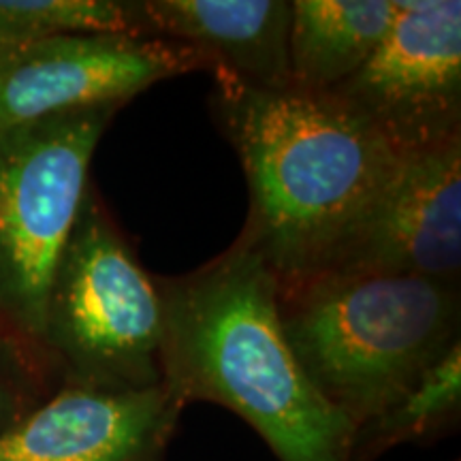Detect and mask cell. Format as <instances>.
Returning <instances> with one entry per match:
<instances>
[{
  "label": "cell",
  "instance_id": "5bb4252c",
  "mask_svg": "<svg viewBox=\"0 0 461 461\" xmlns=\"http://www.w3.org/2000/svg\"><path fill=\"white\" fill-rule=\"evenodd\" d=\"M60 387L54 363L39 346L0 327V434Z\"/></svg>",
  "mask_w": 461,
  "mask_h": 461
},
{
  "label": "cell",
  "instance_id": "8992f818",
  "mask_svg": "<svg viewBox=\"0 0 461 461\" xmlns=\"http://www.w3.org/2000/svg\"><path fill=\"white\" fill-rule=\"evenodd\" d=\"M370 60L331 90L400 157L461 140V3L397 0Z\"/></svg>",
  "mask_w": 461,
  "mask_h": 461
},
{
  "label": "cell",
  "instance_id": "277c9868",
  "mask_svg": "<svg viewBox=\"0 0 461 461\" xmlns=\"http://www.w3.org/2000/svg\"><path fill=\"white\" fill-rule=\"evenodd\" d=\"M163 299L92 184L58 258L43 350L62 383L101 389L163 384Z\"/></svg>",
  "mask_w": 461,
  "mask_h": 461
},
{
  "label": "cell",
  "instance_id": "4fadbf2b",
  "mask_svg": "<svg viewBox=\"0 0 461 461\" xmlns=\"http://www.w3.org/2000/svg\"><path fill=\"white\" fill-rule=\"evenodd\" d=\"M0 31L22 41L62 34H135L131 0H0Z\"/></svg>",
  "mask_w": 461,
  "mask_h": 461
},
{
  "label": "cell",
  "instance_id": "8fae6325",
  "mask_svg": "<svg viewBox=\"0 0 461 461\" xmlns=\"http://www.w3.org/2000/svg\"><path fill=\"white\" fill-rule=\"evenodd\" d=\"M397 0H293L288 31L291 88L331 92L384 41Z\"/></svg>",
  "mask_w": 461,
  "mask_h": 461
},
{
  "label": "cell",
  "instance_id": "9c48e42d",
  "mask_svg": "<svg viewBox=\"0 0 461 461\" xmlns=\"http://www.w3.org/2000/svg\"><path fill=\"white\" fill-rule=\"evenodd\" d=\"M182 411L163 384L122 391L62 383L0 434V461H167Z\"/></svg>",
  "mask_w": 461,
  "mask_h": 461
},
{
  "label": "cell",
  "instance_id": "30bf717a",
  "mask_svg": "<svg viewBox=\"0 0 461 461\" xmlns=\"http://www.w3.org/2000/svg\"><path fill=\"white\" fill-rule=\"evenodd\" d=\"M140 37L197 48L241 84L291 88L288 0H131Z\"/></svg>",
  "mask_w": 461,
  "mask_h": 461
},
{
  "label": "cell",
  "instance_id": "6da1fadb",
  "mask_svg": "<svg viewBox=\"0 0 461 461\" xmlns=\"http://www.w3.org/2000/svg\"><path fill=\"white\" fill-rule=\"evenodd\" d=\"M212 75V118L250 190L238 240L280 286L327 272L402 157L331 92L258 90L222 68Z\"/></svg>",
  "mask_w": 461,
  "mask_h": 461
},
{
  "label": "cell",
  "instance_id": "7c38bea8",
  "mask_svg": "<svg viewBox=\"0 0 461 461\" xmlns=\"http://www.w3.org/2000/svg\"><path fill=\"white\" fill-rule=\"evenodd\" d=\"M459 414L461 344H455L387 411L355 429L350 461H374L397 445L436 440L457 428Z\"/></svg>",
  "mask_w": 461,
  "mask_h": 461
},
{
  "label": "cell",
  "instance_id": "3957f363",
  "mask_svg": "<svg viewBox=\"0 0 461 461\" xmlns=\"http://www.w3.org/2000/svg\"><path fill=\"white\" fill-rule=\"evenodd\" d=\"M459 288L417 276L325 272L278 285V319L305 376L357 429L459 344Z\"/></svg>",
  "mask_w": 461,
  "mask_h": 461
},
{
  "label": "cell",
  "instance_id": "ba28073f",
  "mask_svg": "<svg viewBox=\"0 0 461 461\" xmlns=\"http://www.w3.org/2000/svg\"><path fill=\"white\" fill-rule=\"evenodd\" d=\"M327 272L417 276L461 286V140L402 157Z\"/></svg>",
  "mask_w": 461,
  "mask_h": 461
},
{
  "label": "cell",
  "instance_id": "5b68a950",
  "mask_svg": "<svg viewBox=\"0 0 461 461\" xmlns=\"http://www.w3.org/2000/svg\"><path fill=\"white\" fill-rule=\"evenodd\" d=\"M122 107L73 109L0 131V327L41 350L50 285L90 160Z\"/></svg>",
  "mask_w": 461,
  "mask_h": 461
},
{
  "label": "cell",
  "instance_id": "9a60e30c",
  "mask_svg": "<svg viewBox=\"0 0 461 461\" xmlns=\"http://www.w3.org/2000/svg\"><path fill=\"white\" fill-rule=\"evenodd\" d=\"M20 43H26V41L17 39L15 34H9V32L0 31V60H3V56L7 54V51H11V50L15 48V45H20Z\"/></svg>",
  "mask_w": 461,
  "mask_h": 461
},
{
  "label": "cell",
  "instance_id": "7a4b0ae2",
  "mask_svg": "<svg viewBox=\"0 0 461 461\" xmlns=\"http://www.w3.org/2000/svg\"><path fill=\"white\" fill-rule=\"evenodd\" d=\"M163 387L210 402L258 431L280 461H350L355 425L305 376L278 319V280L235 240L193 272L157 278Z\"/></svg>",
  "mask_w": 461,
  "mask_h": 461
},
{
  "label": "cell",
  "instance_id": "52a82bcc",
  "mask_svg": "<svg viewBox=\"0 0 461 461\" xmlns=\"http://www.w3.org/2000/svg\"><path fill=\"white\" fill-rule=\"evenodd\" d=\"M214 71L197 48L140 34H62L15 45L0 60V131L73 109L126 105L154 84Z\"/></svg>",
  "mask_w": 461,
  "mask_h": 461
}]
</instances>
